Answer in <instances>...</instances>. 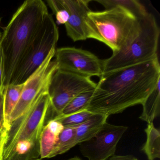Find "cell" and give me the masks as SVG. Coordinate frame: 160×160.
Here are the masks:
<instances>
[{
	"mask_svg": "<svg viewBox=\"0 0 160 160\" xmlns=\"http://www.w3.org/2000/svg\"><path fill=\"white\" fill-rule=\"evenodd\" d=\"M86 110L110 116L142 104L160 80L158 56L132 66L103 74Z\"/></svg>",
	"mask_w": 160,
	"mask_h": 160,
	"instance_id": "obj_1",
	"label": "cell"
},
{
	"mask_svg": "<svg viewBox=\"0 0 160 160\" xmlns=\"http://www.w3.org/2000/svg\"><path fill=\"white\" fill-rule=\"evenodd\" d=\"M42 0H27L14 14L2 33L4 87L9 86L24 54L35 38L48 14Z\"/></svg>",
	"mask_w": 160,
	"mask_h": 160,
	"instance_id": "obj_2",
	"label": "cell"
},
{
	"mask_svg": "<svg viewBox=\"0 0 160 160\" xmlns=\"http://www.w3.org/2000/svg\"><path fill=\"white\" fill-rule=\"evenodd\" d=\"M86 24L88 39L102 42L115 53L136 34L140 18L125 9L115 8L101 12L91 11Z\"/></svg>",
	"mask_w": 160,
	"mask_h": 160,
	"instance_id": "obj_3",
	"label": "cell"
},
{
	"mask_svg": "<svg viewBox=\"0 0 160 160\" xmlns=\"http://www.w3.org/2000/svg\"><path fill=\"white\" fill-rule=\"evenodd\" d=\"M160 29L153 15L140 18L136 34L112 56L103 60V74L150 60L157 56Z\"/></svg>",
	"mask_w": 160,
	"mask_h": 160,
	"instance_id": "obj_4",
	"label": "cell"
},
{
	"mask_svg": "<svg viewBox=\"0 0 160 160\" xmlns=\"http://www.w3.org/2000/svg\"><path fill=\"white\" fill-rule=\"evenodd\" d=\"M59 36L57 24L49 13L19 62L10 85L25 83L50 53L56 50Z\"/></svg>",
	"mask_w": 160,
	"mask_h": 160,
	"instance_id": "obj_5",
	"label": "cell"
},
{
	"mask_svg": "<svg viewBox=\"0 0 160 160\" xmlns=\"http://www.w3.org/2000/svg\"><path fill=\"white\" fill-rule=\"evenodd\" d=\"M50 105L48 92H44L30 108L13 121L8 130L4 151L7 159L18 143L25 141L40 142V136L46 122Z\"/></svg>",
	"mask_w": 160,
	"mask_h": 160,
	"instance_id": "obj_6",
	"label": "cell"
},
{
	"mask_svg": "<svg viewBox=\"0 0 160 160\" xmlns=\"http://www.w3.org/2000/svg\"><path fill=\"white\" fill-rule=\"evenodd\" d=\"M97 83L91 78L57 69L48 85L50 105L49 120L61 115L74 97L84 92L95 89Z\"/></svg>",
	"mask_w": 160,
	"mask_h": 160,
	"instance_id": "obj_7",
	"label": "cell"
},
{
	"mask_svg": "<svg viewBox=\"0 0 160 160\" xmlns=\"http://www.w3.org/2000/svg\"><path fill=\"white\" fill-rule=\"evenodd\" d=\"M56 50H53L42 65L24 83L23 90L17 104L10 118V125L14 121L27 112L40 96L48 90L50 79L58 69L52 59Z\"/></svg>",
	"mask_w": 160,
	"mask_h": 160,
	"instance_id": "obj_8",
	"label": "cell"
},
{
	"mask_svg": "<svg viewBox=\"0 0 160 160\" xmlns=\"http://www.w3.org/2000/svg\"><path fill=\"white\" fill-rule=\"evenodd\" d=\"M55 62L58 69L87 77L103 74V60L89 51L74 47L57 48Z\"/></svg>",
	"mask_w": 160,
	"mask_h": 160,
	"instance_id": "obj_9",
	"label": "cell"
},
{
	"mask_svg": "<svg viewBox=\"0 0 160 160\" xmlns=\"http://www.w3.org/2000/svg\"><path fill=\"white\" fill-rule=\"evenodd\" d=\"M127 129L106 122L92 138L78 144L81 153L88 160H107L115 155L118 143Z\"/></svg>",
	"mask_w": 160,
	"mask_h": 160,
	"instance_id": "obj_10",
	"label": "cell"
},
{
	"mask_svg": "<svg viewBox=\"0 0 160 160\" xmlns=\"http://www.w3.org/2000/svg\"><path fill=\"white\" fill-rule=\"evenodd\" d=\"M69 12V18L65 24L66 33L74 42L85 41L87 37L86 19L91 10L89 0H61Z\"/></svg>",
	"mask_w": 160,
	"mask_h": 160,
	"instance_id": "obj_11",
	"label": "cell"
},
{
	"mask_svg": "<svg viewBox=\"0 0 160 160\" xmlns=\"http://www.w3.org/2000/svg\"><path fill=\"white\" fill-rule=\"evenodd\" d=\"M64 126L58 121L51 119L46 123L40 138L41 159L50 158Z\"/></svg>",
	"mask_w": 160,
	"mask_h": 160,
	"instance_id": "obj_12",
	"label": "cell"
},
{
	"mask_svg": "<svg viewBox=\"0 0 160 160\" xmlns=\"http://www.w3.org/2000/svg\"><path fill=\"white\" fill-rule=\"evenodd\" d=\"M108 117L107 115L93 114L85 122L77 125L76 129V145L94 137L107 122Z\"/></svg>",
	"mask_w": 160,
	"mask_h": 160,
	"instance_id": "obj_13",
	"label": "cell"
},
{
	"mask_svg": "<svg viewBox=\"0 0 160 160\" xmlns=\"http://www.w3.org/2000/svg\"><path fill=\"white\" fill-rule=\"evenodd\" d=\"M160 80L142 103L143 111L139 118L148 123L153 122L160 112Z\"/></svg>",
	"mask_w": 160,
	"mask_h": 160,
	"instance_id": "obj_14",
	"label": "cell"
},
{
	"mask_svg": "<svg viewBox=\"0 0 160 160\" xmlns=\"http://www.w3.org/2000/svg\"><path fill=\"white\" fill-rule=\"evenodd\" d=\"M24 85V83L20 85H10L4 89L3 94L4 126L8 130L10 126V117L20 99Z\"/></svg>",
	"mask_w": 160,
	"mask_h": 160,
	"instance_id": "obj_15",
	"label": "cell"
},
{
	"mask_svg": "<svg viewBox=\"0 0 160 160\" xmlns=\"http://www.w3.org/2000/svg\"><path fill=\"white\" fill-rule=\"evenodd\" d=\"M147 141L141 150L145 152L148 160H154L160 158V132L154 127L153 122L148 124L145 130Z\"/></svg>",
	"mask_w": 160,
	"mask_h": 160,
	"instance_id": "obj_16",
	"label": "cell"
},
{
	"mask_svg": "<svg viewBox=\"0 0 160 160\" xmlns=\"http://www.w3.org/2000/svg\"><path fill=\"white\" fill-rule=\"evenodd\" d=\"M95 1L102 4L105 10L122 8L129 11L138 18L143 17L148 13L145 7L136 0H97Z\"/></svg>",
	"mask_w": 160,
	"mask_h": 160,
	"instance_id": "obj_17",
	"label": "cell"
},
{
	"mask_svg": "<svg viewBox=\"0 0 160 160\" xmlns=\"http://www.w3.org/2000/svg\"><path fill=\"white\" fill-rule=\"evenodd\" d=\"M77 126L64 127L59 135L58 142L50 158L65 153L76 145L75 137Z\"/></svg>",
	"mask_w": 160,
	"mask_h": 160,
	"instance_id": "obj_18",
	"label": "cell"
},
{
	"mask_svg": "<svg viewBox=\"0 0 160 160\" xmlns=\"http://www.w3.org/2000/svg\"><path fill=\"white\" fill-rule=\"evenodd\" d=\"M94 90L84 92L76 96L64 108L61 115L57 117H65L85 110L92 97Z\"/></svg>",
	"mask_w": 160,
	"mask_h": 160,
	"instance_id": "obj_19",
	"label": "cell"
},
{
	"mask_svg": "<svg viewBox=\"0 0 160 160\" xmlns=\"http://www.w3.org/2000/svg\"><path fill=\"white\" fill-rule=\"evenodd\" d=\"M93 114L85 109L69 116L57 117L53 119L58 121L64 127L76 126L85 122Z\"/></svg>",
	"mask_w": 160,
	"mask_h": 160,
	"instance_id": "obj_20",
	"label": "cell"
},
{
	"mask_svg": "<svg viewBox=\"0 0 160 160\" xmlns=\"http://www.w3.org/2000/svg\"><path fill=\"white\" fill-rule=\"evenodd\" d=\"M47 2L56 16L57 24L65 25L69 19V13L61 0H48Z\"/></svg>",
	"mask_w": 160,
	"mask_h": 160,
	"instance_id": "obj_21",
	"label": "cell"
},
{
	"mask_svg": "<svg viewBox=\"0 0 160 160\" xmlns=\"http://www.w3.org/2000/svg\"><path fill=\"white\" fill-rule=\"evenodd\" d=\"M8 130L3 126L0 131V160H4V151L8 137Z\"/></svg>",
	"mask_w": 160,
	"mask_h": 160,
	"instance_id": "obj_22",
	"label": "cell"
},
{
	"mask_svg": "<svg viewBox=\"0 0 160 160\" xmlns=\"http://www.w3.org/2000/svg\"><path fill=\"white\" fill-rule=\"evenodd\" d=\"M4 66L2 49L0 47V95H3L4 87Z\"/></svg>",
	"mask_w": 160,
	"mask_h": 160,
	"instance_id": "obj_23",
	"label": "cell"
},
{
	"mask_svg": "<svg viewBox=\"0 0 160 160\" xmlns=\"http://www.w3.org/2000/svg\"><path fill=\"white\" fill-rule=\"evenodd\" d=\"M107 160H138L134 156L132 155H113Z\"/></svg>",
	"mask_w": 160,
	"mask_h": 160,
	"instance_id": "obj_24",
	"label": "cell"
},
{
	"mask_svg": "<svg viewBox=\"0 0 160 160\" xmlns=\"http://www.w3.org/2000/svg\"><path fill=\"white\" fill-rule=\"evenodd\" d=\"M4 126V112H3V99L0 101V131Z\"/></svg>",
	"mask_w": 160,
	"mask_h": 160,
	"instance_id": "obj_25",
	"label": "cell"
},
{
	"mask_svg": "<svg viewBox=\"0 0 160 160\" xmlns=\"http://www.w3.org/2000/svg\"><path fill=\"white\" fill-rule=\"evenodd\" d=\"M67 160H82V159H80L79 157L76 156V157H73V158H71V159H68Z\"/></svg>",
	"mask_w": 160,
	"mask_h": 160,
	"instance_id": "obj_26",
	"label": "cell"
},
{
	"mask_svg": "<svg viewBox=\"0 0 160 160\" xmlns=\"http://www.w3.org/2000/svg\"><path fill=\"white\" fill-rule=\"evenodd\" d=\"M3 99V95H0V101Z\"/></svg>",
	"mask_w": 160,
	"mask_h": 160,
	"instance_id": "obj_27",
	"label": "cell"
},
{
	"mask_svg": "<svg viewBox=\"0 0 160 160\" xmlns=\"http://www.w3.org/2000/svg\"><path fill=\"white\" fill-rule=\"evenodd\" d=\"M1 18H0V25H1ZM2 35V33L1 32V31H0V38H1V37Z\"/></svg>",
	"mask_w": 160,
	"mask_h": 160,
	"instance_id": "obj_28",
	"label": "cell"
},
{
	"mask_svg": "<svg viewBox=\"0 0 160 160\" xmlns=\"http://www.w3.org/2000/svg\"><path fill=\"white\" fill-rule=\"evenodd\" d=\"M42 160V159H41V158H39V159H37V160Z\"/></svg>",
	"mask_w": 160,
	"mask_h": 160,
	"instance_id": "obj_29",
	"label": "cell"
}]
</instances>
